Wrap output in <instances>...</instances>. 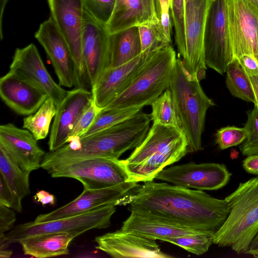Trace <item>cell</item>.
Segmentation results:
<instances>
[{"label":"cell","mask_w":258,"mask_h":258,"mask_svg":"<svg viewBox=\"0 0 258 258\" xmlns=\"http://www.w3.org/2000/svg\"><path fill=\"white\" fill-rule=\"evenodd\" d=\"M127 209L213 236L230 212L225 199L215 198L204 191L153 180L139 185Z\"/></svg>","instance_id":"1"},{"label":"cell","mask_w":258,"mask_h":258,"mask_svg":"<svg viewBox=\"0 0 258 258\" xmlns=\"http://www.w3.org/2000/svg\"><path fill=\"white\" fill-rule=\"evenodd\" d=\"M151 118L140 111L109 128L82 138L70 140L62 147L45 153L41 167L49 172L80 160L94 158L118 159L144 140Z\"/></svg>","instance_id":"2"},{"label":"cell","mask_w":258,"mask_h":258,"mask_svg":"<svg viewBox=\"0 0 258 258\" xmlns=\"http://www.w3.org/2000/svg\"><path fill=\"white\" fill-rule=\"evenodd\" d=\"M187 148V138L180 128L153 122L143 142L121 161L129 181L145 182L180 160L188 153Z\"/></svg>","instance_id":"3"},{"label":"cell","mask_w":258,"mask_h":258,"mask_svg":"<svg viewBox=\"0 0 258 258\" xmlns=\"http://www.w3.org/2000/svg\"><path fill=\"white\" fill-rule=\"evenodd\" d=\"M197 79L191 78L178 55L169 89L177 121L188 141V153L203 149L202 135L207 110L215 105Z\"/></svg>","instance_id":"4"},{"label":"cell","mask_w":258,"mask_h":258,"mask_svg":"<svg viewBox=\"0 0 258 258\" xmlns=\"http://www.w3.org/2000/svg\"><path fill=\"white\" fill-rule=\"evenodd\" d=\"M225 199L230 212L213 236V243L219 247H230L238 254L246 253L258 233V176L240 182Z\"/></svg>","instance_id":"5"},{"label":"cell","mask_w":258,"mask_h":258,"mask_svg":"<svg viewBox=\"0 0 258 258\" xmlns=\"http://www.w3.org/2000/svg\"><path fill=\"white\" fill-rule=\"evenodd\" d=\"M176 59L172 45L149 53L130 86L104 108H143L151 105L168 88Z\"/></svg>","instance_id":"6"},{"label":"cell","mask_w":258,"mask_h":258,"mask_svg":"<svg viewBox=\"0 0 258 258\" xmlns=\"http://www.w3.org/2000/svg\"><path fill=\"white\" fill-rule=\"evenodd\" d=\"M115 204L100 207L88 212L57 220L21 224L13 227L6 235L10 243H19L22 239L43 233L63 232L75 237L94 229L110 226L111 219L116 211Z\"/></svg>","instance_id":"7"},{"label":"cell","mask_w":258,"mask_h":258,"mask_svg":"<svg viewBox=\"0 0 258 258\" xmlns=\"http://www.w3.org/2000/svg\"><path fill=\"white\" fill-rule=\"evenodd\" d=\"M213 0H188L185 4V52L181 58L193 79H205V37L207 18Z\"/></svg>","instance_id":"8"},{"label":"cell","mask_w":258,"mask_h":258,"mask_svg":"<svg viewBox=\"0 0 258 258\" xmlns=\"http://www.w3.org/2000/svg\"><path fill=\"white\" fill-rule=\"evenodd\" d=\"M48 173L52 177L76 179L83 184L84 189H101L130 181L121 160L109 158L80 160Z\"/></svg>","instance_id":"9"},{"label":"cell","mask_w":258,"mask_h":258,"mask_svg":"<svg viewBox=\"0 0 258 258\" xmlns=\"http://www.w3.org/2000/svg\"><path fill=\"white\" fill-rule=\"evenodd\" d=\"M139 186L137 182L127 181L101 189H84L73 201L49 213L38 215L34 221L44 222L76 216L110 204L126 205Z\"/></svg>","instance_id":"10"},{"label":"cell","mask_w":258,"mask_h":258,"mask_svg":"<svg viewBox=\"0 0 258 258\" xmlns=\"http://www.w3.org/2000/svg\"><path fill=\"white\" fill-rule=\"evenodd\" d=\"M205 53L207 67L221 75L226 73L234 59L225 0H214L211 6L206 27Z\"/></svg>","instance_id":"11"},{"label":"cell","mask_w":258,"mask_h":258,"mask_svg":"<svg viewBox=\"0 0 258 258\" xmlns=\"http://www.w3.org/2000/svg\"><path fill=\"white\" fill-rule=\"evenodd\" d=\"M51 16L70 47L77 72L79 87L86 79L82 50L85 10L83 0H47Z\"/></svg>","instance_id":"12"},{"label":"cell","mask_w":258,"mask_h":258,"mask_svg":"<svg viewBox=\"0 0 258 258\" xmlns=\"http://www.w3.org/2000/svg\"><path fill=\"white\" fill-rule=\"evenodd\" d=\"M231 175L224 164L190 162L164 169L155 178L188 188L216 190L226 185Z\"/></svg>","instance_id":"13"},{"label":"cell","mask_w":258,"mask_h":258,"mask_svg":"<svg viewBox=\"0 0 258 258\" xmlns=\"http://www.w3.org/2000/svg\"><path fill=\"white\" fill-rule=\"evenodd\" d=\"M110 35L106 25L95 19L84 10L82 50L86 79L91 88L108 68Z\"/></svg>","instance_id":"14"},{"label":"cell","mask_w":258,"mask_h":258,"mask_svg":"<svg viewBox=\"0 0 258 258\" xmlns=\"http://www.w3.org/2000/svg\"><path fill=\"white\" fill-rule=\"evenodd\" d=\"M233 58L243 55L258 59V15L244 0H225Z\"/></svg>","instance_id":"15"},{"label":"cell","mask_w":258,"mask_h":258,"mask_svg":"<svg viewBox=\"0 0 258 258\" xmlns=\"http://www.w3.org/2000/svg\"><path fill=\"white\" fill-rule=\"evenodd\" d=\"M35 37L49 58L59 84L69 88L77 84V72L70 47L51 17L40 25Z\"/></svg>","instance_id":"16"},{"label":"cell","mask_w":258,"mask_h":258,"mask_svg":"<svg viewBox=\"0 0 258 258\" xmlns=\"http://www.w3.org/2000/svg\"><path fill=\"white\" fill-rule=\"evenodd\" d=\"M96 248L114 258H170L156 243L135 232L121 229L95 238Z\"/></svg>","instance_id":"17"},{"label":"cell","mask_w":258,"mask_h":258,"mask_svg":"<svg viewBox=\"0 0 258 258\" xmlns=\"http://www.w3.org/2000/svg\"><path fill=\"white\" fill-rule=\"evenodd\" d=\"M9 71L40 88L53 101L56 107L67 93L68 91L51 77L34 44L16 49Z\"/></svg>","instance_id":"18"},{"label":"cell","mask_w":258,"mask_h":258,"mask_svg":"<svg viewBox=\"0 0 258 258\" xmlns=\"http://www.w3.org/2000/svg\"><path fill=\"white\" fill-rule=\"evenodd\" d=\"M92 101L91 91L84 88L77 87L67 92L56 107L48 142L50 151L67 144L78 119Z\"/></svg>","instance_id":"19"},{"label":"cell","mask_w":258,"mask_h":258,"mask_svg":"<svg viewBox=\"0 0 258 258\" xmlns=\"http://www.w3.org/2000/svg\"><path fill=\"white\" fill-rule=\"evenodd\" d=\"M32 133L8 123L0 126V147L23 170L30 173L41 167L44 151Z\"/></svg>","instance_id":"20"},{"label":"cell","mask_w":258,"mask_h":258,"mask_svg":"<svg viewBox=\"0 0 258 258\" xmlns=\"http://www.w3.org/2000/svg\"><path fill=\"white\" fill-rule=\"evenodd\" d=\"M0 96L13 111L26 116L34 113L48 98L40 88L10 71L0 79Z\"/></svg>","instance_id":"21"},{"label":"cell","mask_w":258,"mask_h":258,"mask_svg":"<svg viewBox=\"0 0 258 258\" xmlns=\"http://www.w3.org/2000/svg\"><path fill=\"white\" fill-rule=\"evenodd\" d=\"M148 54L142 52L131 61L118 67L107 68L103 72L91 88L93 100L99 108H105L130 86Z\"/></svg>","instance_id":"22"},{"label":"cell","mask_w":258,"mask_h":258,"mask_svg":"<svg viewBox=\"0 0 258 258\" xmlns=\"http://www.w3.org/2000/svg\"><path fill=\"white\" fill-rule=\"evenodd\" d=\"M120 229L135 232L150 239L166 242L173 237L202 232L134 212H131L130 215L123 222Z\"/></svg>","instance_id":"23"},{"label":"cell","mask_w":258,"mask_h":258,"mask_svg":"<svg viewBox=\"0 0 258 258\" xmlns=\"http://www.w3.org/2000/svg\"><path fill=\"white\" fill-rule=\"evenodd\" d=\"M75 238L67 233H47L22 239L19 243L25 254L46 258L68 254L69 244Z\"/></svg>","instance_id":"24"},{"label":"cell","mask_w":258,"mask_h":258,"mask_svg":"<svg viewBox=\"0 0 258 258\" xmlns=\"http://www.w3.org/2000/svg\"><path fill=\"white\" fill-rule=\"evenodd\" d=\"M142 53L138 27L134 26L110 35L108 68L123 64Z\"/></svg>","instance_id":"25"},{"label":"cell","mask_w":258,"mask_h":258,"mask_svg":"<svg viewBox=\"0 0 258 258\" xmlns=\"http://www.w3.org/2000/svg\"><path fill=\"white\" fill-rule=\"evenodd\" d=\"M141 0H116L113 11L106 24L110 35L138 26L142 20Z\"/></svg>","instance_id":"26"},{"label":"cell","mask_w":258,"mask_h":258,"mask_svg":"<svg viewBox=\"0 0 258 258\" xmlns=\"http://www.w3.org/2000/svg\"><path fill=\"white\" fill-rule=\"evenodd\" d=\"M30 173L21 169L0 147V175L21 201L30 194Z\"/></svg>","instance_id":"27"},{"label":"cell","mask_w":258,"mask_h":258,"mask_svg":"<svg viewBox=\"0 0 258 258\" xmlns=\"http://www.w3.org/2000/svg\"><path fill=\"white\" fill-rule=\"evenodd\" d=\"M226 85L234 97L255 103V97L249 76L239 61L233 59L226 69Z\"/></svg>","instance_id":"28"},{"label":"cell","mask_w":258,"mask_h":258,"mask_svg":"<svg viewBox=\"0 0 258 258\" xmlns=\"http://www.w3.org/2000/svg\"><path fill=\"white\" fill-rule=\"evenodd\" d=\"M56 111L53 101L48 98L33 114L28 115L23 120V128L30 131L37 141L47 136L49 126Z\"/></svg>","instance_id":"29"},{"label":"cell","mask_w":258,"mask_h":258,"mask_svg":"<svg viewBox=\"0 0 258 258\" xmlns=\"http://www.w3.org/2000/svg\"><path fill=\"white\" fill-rule=\"evenodd\" d=\"M142 107H134L124 108L102 109L94 122L81 138L93 135L120 122L141 111Z\"/></svg>","instance_id":"30"},{"label":"cell","mask_w":258,"mask_h":258,"mask_svg":"<svg viewBox=\"0 0 258 258\" xmlns=\"http://www.w3.org/2000/svg\"><path fill=\"white\" fill-rule=\"evenodd\" d=\"M151 105L152 112L150 117L154 123L179 127L169 88H167Z\"/></svg>","instance_id":"31"},{"label":"cell","mask_w":258,"mask_h":258,"mask_svg":"<svg viewBox=\"0 0 258 258\" xmlns=\"http://www.w3.org/2000/svg\"><path fill=\"white\" fill-rule=\"evenodd\" d=\"M167 242L200 255L207 252L210 246L213 244V235L199 232L173 237L168 240Z\"/></svg>","instance_id":"32"},{"label":"cell","mask_w":258,"mask_h":258,"mask_svg":"<svg viewBox=\"0 0 258 258\" xmlns=\"http://www.w3.org/2000/svg\"><path fill=\"white\" fill-rule=\"evenodd\" d=\"M247 118L244 127L247 131L246 139L240 145L242 155L248 156L258 155V108H253L247 112Z\"/></svg>","instance_id":"33"},{"label":"cell","mask_w":258,"mask_h":258,"mask_svg":"<svg viewBox=\"0 0 258 258\" xmlns=\"http://www.w3.org/2000/svg\"><path fill=\"white\" fill-rule=\"evenodd\" d=\"M171 16L175 30V41L178 55L182 57L185 52L184 0H171Z\"/></svg>","instance_id":"34"},{"label":"cell","mask_w":258,"mask_h":258,"mask_svg":"<svg viewBox=\"0 0 258 258\" xmlns=\"http://www.w3.org/2000/svg\"><path fill=\"white\" fill-rule=\"evenodd\" d=\"M137 27L143 53L148 54L160 47L172 45L166 42L158 25H141Z\"/></svg>","instance_id":"35"},{"label":"cell","mask_w":258,"mask_h":258,"mask_svg":"<svg viewBox=\"0 0 258 258\" xmlns=\"http://www.w3.org/2000/svg\"><path fill=\"white\" fill-rule=\"evenodd\" d=\"M247 132L244 127L227 126L217 131L215 142L221 150L241 144L246 139Z\"/></svg>","instance_id":"36"},{"label":"cell","mask_w":258,"mask_h":258,"mask_svg":"<svg viewBox=\"0 0 258 258\" xmlns=\"http://www.w3.org/2000/svg\"><path fill=\"white\" fill-rule=\"evenodd\" d=\"M116 0H83L85 10L95 19L107 24L114 8Z\"/></svg>","instance_id":"37"},{"label":"cell","mask_w":258,"mask_h":258,"mask_svg":"<svg viewBox=\"0 0 258 258\" xmlns=\"http://www.w3.org/2000/svg\"><path fill=\"white\" fill-rule=\"evenodd\" d=\"M101 110L102 109L99 108L93 100L78 119L67 143L72 139L81 138L84 135L91 126Z\"/></svg>","instance_id":"38"},{"label":"cell","mask_w":258,"mask_h":258,"mask_svg":"<svg viewBox=\"0 0 258 258\" xmlns=\"http://www.w3.org/2000/svg\"><path fill=\"white\" fill-rule=\"evenodd\" d=\"M157 9L159 19L158 26L166 41L172 45L171 24L170 18V0H156Z\"/></svg>","instance_id":"39"},{"label":"cell","mask_w":258,"mask_h":258,"mask_svg":"<svg viewBox=\"0 0 258 258\" xmlns=\"http://www.w3.org/2000/svg\"><path fill=\"white\" fill-rule=\"evenodd\" d=\"M22 201L14 194L4 178L0 175V204L19 213L22 211Z\"/></svg>","instance_id":"40"},{"label":"cell","mask_w":258,"mask_h":258,"mask_svg":"<svg viewBox=\"0 0 258 258\" xmlns=\"http://www.w3.org/2000/svg\"><path fill=\"white\" fill-rule=\"evenodd\" d=\"M143 9L142 20L139 25H159L156 0H141Z\"/></svg>","instance_id":"41"},{"label":"cell","mask_w":258,"mask_h":258,"mask_svg":"<svg viewBox=\"0 0 258 258\" xmlns=\"http://www.w3.org/2000/svg\"><path fill=\"white\" fill-rule=\"evenodd\" d=\"M16 220V214L11 208L0 204V235L10 231Z\"/></svg>","instance_id":"42"},{"label":"cell","mask_w":258,"mask_h":258,"mask_svg":"<svg viewBox=\"0 0 258 258\" xmlns=\"http://www.w3.org/2000/svg\"><path fill=\"white\" fill-rule=\"evenodd\" d=\"M237 60L249 76H258V59L255 57L245 54Z\"/></svg>","instance_id":"43"},{"label":"cell","mask_w":258,"mask_h":258,"mask_svg":"<svg viewBox=\"0 0 258 258\" xmlns=\"http://www.w3.org/2000/svg\"><path fill=\"white\" fill-rule=\"evenodd\" d=\"M242 167L246 172L258 176V155L246 156L243 160Z\"/></svg>","instance_id":"44"},{"label":"cell","mask_w":258,"mask_h":258,"mask_svg":"<svg viewBox=\"0 0 258 258\" xmlns=\"http://www.w3.org/2000/svg\"><path fill=\"white\" fill-rule=\"evenodd\" d=\"M34 199L36 202L41 203L42 205H54L55 202V196L43 190L36 192L34 196Z\"/></svg>","instance_id":"45"},{"label":"cell","mask_w":258,"mask_h":258,"mask_svg":"<svg viewBox=\"0 0 258 258\" xmlns=\"http://www.w3.org/2000/svg\"><path fill=\"white\" fill-rule=\"evenodd\" d=\"M246 254L251 255L254 257H258V233L250 244Z\"/></svg>","instance_id":"46"},{"label":"cell","mask_w":258,"mask_h":258,"mask_svg":"<svg viewBox=\"0 0 258 258\" xmlns=\"http://www.w3.org/2000/svg\"><path fill=\"white\" fill-rule=\"evenodd\" d=\"M249 78L255 97V103L254 104V105L258 108V76H249Z\"/></svg>","instance_id":"47"},{"label":"cell","mask_w":258,"mask_h":258,"mask_svg":"<svg viewBox=\"0 0 258 258\" xmlns=\"http://www.w3.org/2000/svg\"><path fill=\"white\" fill-rule=\"evenodd\" d=\"M9 0H0V38L1 39L3 38V18L4 12L5 11V9L6 6L8 3Z\"/></svg>","instance_id":"48"},{"label":"cell","mask_w":258,"mask_h":258,"mask_svg":"<svg viewBox=\"0 0 258 258\" xmlns=\"http://www.w3.org/2000/svg\"><path fill=\"white\" fill-rule=\"evenodd\" d=\"M247 2L258 15V0H244Z\"/></svg>","instance_id":"49"},{"label":"cell","mask_w":258,"mask_h":258,"mask_svg":"<svg viewBox=\"0 0 258 258\" xmlns=\"http://www.w3.org/2000/svg\"><path fill=\"white\" fill-rule=\"evenodd\" d=\"M13 252L12 250H8L7 248L0 249V257L8 258L11 256Z\"/></svg>","instance_id":"50"},{"label":"cell","mask_w":258,"mask_h":258,"mask_svg":"<svg viewBox=\"0 0 258 258\" xmlns=\"http://www.w3.org/2000/svg\"><path fill=\"white\" fill-rule=\"evenodd\" d=\"M187 1H188V0H184L185 4V3H186Z\"/></svg>","instance_id":"51"},{"label":"cell","mask_w":258,"mask_h":258,"mask_svg":"<svg viewBox=\"0 0 258 258\" xmlns=\"http://www.w3.org/2000/svg\"><path fill=\"white\" fill-rule=\"evenodd\" d=\"M170 2H171V0H170Z\"/></svg>","instance_id":"52"},{"label":"cell","mask_w":258,"mask_h":258,"mask_svg":"<svg viewBox=\"0 0 258 258\" xmlns=\"http://www.w3.org/2000/svg\"><path fill=\"white\" fill-rule=\"evenodd\" d=\"M213 1H214V0H213Z\"/></svg>","instance_id":"53"}]
</instances>
